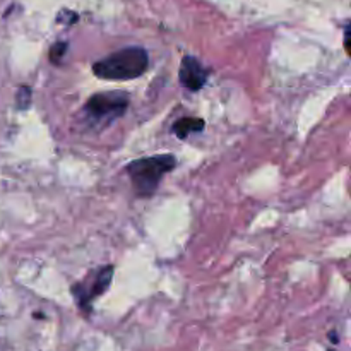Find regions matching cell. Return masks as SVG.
I'll return each mask as SVG.
<instances>
[{"instance_id": "cell-6", "label": "cell", "mask_w": 351, "mask_h": 351, "mask_svg": "<svg viewBox=\"0 0 351 351\" xmlns=\"http://www.w3.org/2000/svg\"><path fill=\"white\" fill-rule=\"evenodd\" d=\"M204 120L197 119V117H184V119L177 120V123L173 125V132L178 139H185V137L191 136L192 132H201L204 129Z\"/></svg>"}, {"instance_id": "cell-9", "label": "cell", "mask_w": 351, "mask_h": 351, "mask_svg": "<svg viewBox=\"0 0 351 351\" xmlns=\"http://www.w3.org/2000/svg\"><path fill=\"white\" fill-rule=\"evenodd\" d=\"M329 338H331L332 343H338V338H336V332H331V335H329Z\"/></svg>"}, {"instance_id": "cell-10", "label": "cell", "mask_w": 351, "mask_h": 351, "mask_svg": "<svg viewBox=\"0 0 351 351\" xmlns=\"http://www.w3.org/2000/svg\"><path fill=\"white\" fill-rule=\"evenodd\" d=\"M329 351H332V350H329Z\"/></svg>"}, {"instance_id": "cell-2", "label": "cell", "mask_w": 351, "mask_h": 351, "mask_svg": "<svg viewBox=\"0 0 351 351\" xmlns=\"http://www.w3.org/2000/svg\"><path fill=\"white\" fill-rule=\"evenodd\" d=\"M177 165V160L171 154H158V156L141 158L127 165V173L132 182L136 194L141 197H149L156 192L161 178L171 171Z\"/></svg>"}, {"instance_id": "cell-1", "label": "cell", "mask_w": 351, "mask_h": 351, "mask_svg": "<svg viewBox=\"0 0 351 351\" xmlns=\"http://www.w3.org/2000/svg\"><path fill=\"white\" fill-rule=\"evenodd\" d=\"M149 55L141 47H129L93 64V74L105 81H132L147 71Z\"/></svg>"}, {"instance_id": "cell-3", "label": "cell", "mask_w": 351, "mask_h": 351, "mask_svg": "<svg viewBox=\"0 0 351 351\" xmlns=\"http://www.w3.org/2000/svg\"><path fill=\"white\" fill-rule=\"evenodd\" d=\"M129 96L125 93H98L84 105V113L91 122H113L125 113Z\"/></svg>"}, {"instance_id": "cell-5", "label": "cell", "mask_w": 351, "mask_h": 351, "mask_svg": "<svg viewBox=\"0 0 351 351\" xmlns=\"http://www.w3.org/2000/svg\"><path fill=\"white\" fill-rule=\"evenodd\" d=\"M178 77H180L182 86L187 88L189 91H199L206 84V81H208V71L202 67L197 58L185 55L182 58Z\"/></svg>"}, {"instance_id": "cell-8", "label": "cell", "mask_w": 351, "mask_h": 351, "mask_svg": "<svg viewBox=\"0 0 351 351\" xmlns=\"http://www.w3.org/2000/svg\"><path fill=\"white\" fill-rule=\"evenodd\" d=\"M16 99H17V108L26 110L27 106H29V103H31V89L27 88V86H23V88H19Z\"/></svg>"}, {"instance_id": "cell-4", "label": "cell", "mask_w": 351, "mask_h": 351, "mask_svg": "<svg viewBox=\"0 0 351 351\" xmlns=\"http://www.w3.org/2000/svg\"><path fill=\"white\" fill-rule=\"evenodd\" d=\"M112 278L113 266H106L96 271L93 276H88V280L82 281V283L74 285L72 287V295L75 297V302L79 304V307L84 308V311H89L91 302L108 290L110 283H112Z\"/></svg>"}, {"instance_id": "cell-7", "label": "cell", "mask_w": 351, "mask_h": 351, "mask_svg": "<svg viewBox=\"0 0 351 351\" xmlns=\"http://www.w3.org/2000/svg\"><path fill=\"white\" fill-rule=\"evenodd\" d=\"M69 45L65 41H57L53 47L50 48V53H48V58H50L51 64L58 65L62 62V58L65 57V51H67Z\"/></svg>"}]
</instances>
